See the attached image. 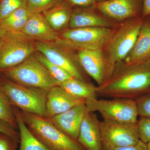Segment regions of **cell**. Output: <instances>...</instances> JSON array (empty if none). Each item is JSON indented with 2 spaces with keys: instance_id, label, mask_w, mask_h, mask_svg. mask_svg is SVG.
Masks as SVG:
<instances>
[{
  "instance_id": "6da1fadb",
  "label": "cell",
  "mask_w": 150,
  "mask_h": 150,
  "mask_svg": "<svg viewBox=\"0 0 150 150\" xmlns=\"http://www.w3.org/2000/svg\"><path fill=\"white\" fill-rule=\"evenodd\" d=\"M98 95L111 98L136 100L150 92V60L127 64L115 65L110 77L96 86Z\"/></svg>"
},
{
  "instance_id": "7a4b0ae2",
  "label": "cell",
  "mask_w": 150,
  "mask_h": 150,
  "mask_svg": "<svg viewBox=\"0 0 150 150\" xmlns=\"http://www.w3.org/2000/svg\"><path fill=\"white\" fill-rule=\"evenodd\" d=\"M144 18L142 17L123 21L114 28L103 49L107 62L109 78L115 65L123 62L133 48Z\"/></svg>"
},
{
  "instance_id": "3957f363",
  "label": "cell",
  "mask_w": 150,
  "mask_h": 150,
  "mask_svg": "<svg viewBox=\"0 0 150 150\" xmlns=\"http://www.w3.org/2000/svg\"><path fill=\"white\" fill-rule=\"evenodd\" d=\"M22 118L35 137L53 150H86L46 117L24 112Z\"/></svg>"
},
{
  "instance_id": "277c9868",
  "label": "cell",
  "mask_w": 150,
  "mask_h": 150,
  "mask_svg": "<svg viewBox=\"0 0 150 150\" xmlns=\"http://www.w3.org/2000/svg\"><path fill=\"white\" fill-rule=\"evenodd\" d=\"M1 72L8 79L28 87L48 91L59 86L34 54L19 65Z\"/></svg>"
},
{
  "instance_id": "5b68a950",
  "label": "cell",
  "mask_w": 150,
  "mask_h": 150,
  "mask_svg": "<svg viewBox=\"0 0 150 150\" xmlns=\"http://www.w3.org/2000/svg\"><path fill=\"white\" fill-rule=\"evenodd\" d=\"M0 86L13 105L24 112L46 117L47 91L21 85L8 79L1 80Z\"/></svg>"
},
{
  "instance_id": "8992f818",
  "label": "cell",
  "mask_w": 150,
  "mask_h": 150,
  "mask_svg": "<svg viewBox=\"0 0 150 150\" xmlns=\"http://www.w3.org/2000/svg\"><path fill=\"white\" fill-rule=\"evenodd\" d=\"M35 41L21 31H7L0 47V71L16 67L34 54Z\"/></svg>"
},
{
  "instance_id": "52a82bcc",
  "label": "cell",
  "mask_w": 150,
  "mask_h": 150,
  "mask_svg": "<svg viewBox=\"0 0 150 150\" xmlns=\"http://www.w3.org/2000/svg\"><path fill=\"white\" fill-rule=\"evenodd\" d=\"M88 111L98 112L104 120L137 123L139 116L136 100L112 98V99H94L86 100Z\"/></svg>"
},
{
  "instance_id": "ba28073f",
  "label": "cell",
  "mask_w": 150,
  "mask_h": 150,
  "mask_svg": "<svg viewBox=\"0 0 150 150\" xmlns=\"http://www.w3.org/2000/svg\"><path fill=\"white\" fill-rule=\"evenodd\" d=\"M35 44L36 51L43 54L49 61L64 69L73 77L86 81L75 48L60 38L55 42L35 40Z\"/></svg>"
},
{
  "instance_id": "9c48e42d",
  "label": "cell",
  "mask_w": 150,
  "mask_h": 150,
  "mask_svg": "<svg viewBox=\"0 0 150 150\" xmlns=\"http://www.w3.org/2000/svg\"><path fill=\"white\" fill-rule=\"evenodd\" d=\"M115 28L86 27L69 28L59 33V37L75 49H103Z\"/></svg>"
},
{
  "instance_id": "30bf717a",
  "label": "cell",
  "mask_w": 150,
  "mask_h": 150,
  "mask_svg": "<svg viewBox=\"0 0 150 150\" xmlns=\"http://www.w3.org/2000/svg\"><path fill=\"white\" fill-rule=\"evenodd\" d=\"M137 123H125L104 119L100 121L103 150H114L137 144L140 140Z\"/></svg>"
},
{
  "instance_id": "8fae6325",
  "label": "cell",
  "mask_w": 150,
  "mask_h": 150,
  "mask_svg": "<svg viewBox=\"0 0 150 150\" xmlns=\"http://www.w3.org/2000/svg\"><path fill=\"white\" fill-rule=\"evenodd\" d=\"M94 6L112 20L123 21L142 17V0H108L97 2Z\"/></svg>"
},
{
  "instance_id": "7c38bea8",
  "label": "cell",
  "mask_w": 150,
  "mask_h": 150,
  "mask_svg": "<svg viewBox=\"0 0 150 150\" xmlns=\"http://www.w3.org/2000/svg\"><path fill=\"white\" fill-rule=\"evenodd\" d=\"M78 61L83 69L101 85L108 79L109 72L103 49H76Z\"/></svg>"
},
{
  "instance_id": "4fadbf2b",
  "label": "cell",
  "mask_w": 150,
  "mask_h": 150,
  "mask_svg": "<svg viewBox=\"0 0 150 150\" xmlns=\"http://www.w3.org/2000/svg\"><path fill=\"white\" fill-rule=\"evenodd\" d=\"M119 23L112 21L98 11L94 6L72 9L69 28L103 27L115 28Z\"/></svg>"
},
{
  "instance_id": "5bb4252c",
  "label": "cell",
  "mask_w": 150,
  "mask_h": 150,
  "mask_svg": "<svg viewBox=\"0 0 150 150\" xmlns=\"http://www.w3.org/2000/svg\"><path fill=\"white\" fill-rule=\"evenodd\" d=\"M85 103V100L73 96L59 86H55L47 91L46 117L51 118Z\"/></svg>"
},
{
  "instance_id": "9a60e30c",
  "label": "cell",
  "mask_w": 150,
  "mask_h": 150,
  "mask_svg": "<svg viewBox=\"0 0 150 150\" xmlns=\"http://www.w3.org/2000/svg\"><path fill=\"white\" fill-rule=\"evenodd\" d=\"M95 112L87 111L81 124L77 142L86 150H103L100 122Z\"/></svg>"
},
{
  "instance_id": "2e32d148",
  "label": "cell",
  "mask_w": 150,
  "mask_h": 150,
  "mask_svg": "<svg viewBox=\"0 0 150 150\" xmlns=\"http://www.w3.org/2000/svg\"><path fill=\"white\" fill-rule=\"evenodd\" d=\"M22 32L33 40L43 42H55L60 39L56 32L42 13L30 14Z\"/></svg>"
},
{
  "instance_id": "e0dca14e",
  "label": "cell",
  "mask_w": 150,
  "mask_h": 150,
  "mask_svg": "<svg viewBox=\"0 0 150 150\" xmlns=\"http://www.w3.org/2000/svg\"><path fill=\"white\" fill-rule=\"evenodd\" d=\"M87 111L85 103L81 104L52 117L50 120L65 134L77 140L81 124Z\"/></svg>"
},
{
  "instance_id": "ac0fdd59",
  "label": "cell",
  "mask_w": 150,
  "mask_h": 150,
  "mask_svg": "<svg viewBox=\"0 0 150 150\" xmlns=\"http://www.w3.org/2000/svg\"><path fill=\"white\" fill-rule=\"evenodd\" d=\"M149 60L150 22L149 19L145 18L135 44L123 62L134 64Z\"/></svg>"
},
{
  "instance_id": "d6986e66",
  "label": "cell",
  "mask_w": 150,
  "mask_h": 150,
  "mask_svg": "<svg viewBox=\"0 0 150 150\" xmlns=\"http://www.w3.org/2000/svg\"><path fill=\"white\" fill-rule=\"evenodd\" d=\"M72 8L62 3L43 13L51 27L59 33L69 28Z\"/></svg>"
},
{
  "instance_id": "ffe728a7",
  "label": "cell",
  "mask_w": 150,
  "mask_h": 150,
  "mask_svg": "<svg viewBox=\"0 0 150 150\" xmlns=\"http://www.w3.org/2000/svg\"><path fill=\"white\" fill-rule=\"evenodd\" d=\"M73 96L87 100L97 98L96 86L85 81L72 78L59 85Z\"/></svg>"
},
{
  "instance_id": "44dd1931",
  "label": "cell",
  "mask_w": 150,
  "mask_h": 150,
  "mask_svg": "<svg viewBox=\"0 0 150 150\" xmlns=\"http://www.w3.org/2000/svg\"><path fill=\"white\" fill-rule=\"evenodd\" d=\"M14 110L19 130V150H53L34 136L25 124L22 115L14 109Z\"/></svg>"
},
{
  "instance_id": "7402d4cb",
  "label": "cell",
  "mask_w": 150,
  "mask_h": 150,
  "mask_svg": "<svg viewBox=\"0 0 150 150\" xmlns=\"http://www.w3.org/2000/svg\"><path fill=\"white\" fill-rule=\"evenodd\" d=\"M38 61L45 67L59 85L73 77L64 69L49 61L43 54L38 51L34 54Z\"/></svg>"
},
{
  "instance_id": "603a6c76",
  "label": "cell",
  "mask_w": 150,
  "mask_h": 150,
  "mask_svg": "<svg viewBox=\"0 0 150 150\" xmlns=\"http://www.w3.org/2000/svg\"><path fill=\"white\" fill-rule=\"evenodd\" d=\"M13 105L0 86V121L13 128L17 126Z\"/></svg>"
},
{
  "instance_id": "cb8c5ba5",
  "label": "cell",
  "mask_w": 150,
  "mask_h": 150,
  "mask_svg": "<svg viewBox=\"0 0 150 150\" xmlns=\"http://www.w3.org/2000/svg\"><path fill=\"white\" fill-rule=\"evenodd\" d=\"M61 0H26V8L30 14L43 13L57 4Z\"/></svg>"
},
{
  "instance_id": "d4e9b609",
  "label": "cell",
  "mask_w": 150,
  "mask_h": 150,
  "mask_svg": "<svg viewBox=\"0 0 150 150\" xmlns=\"http://www.w3.org/2000/svg\"><path fill=\"white\" fill-rule=\"evenodd\" d=\"M21 8H26V0H0V22Z\"/></svg>"
},
{
  "instance_id": "484cf974",
  "label": "cell",
  "mask_w": 150,
  "mask_h": 150,
  "mask_svg": "<svg viewBox=\"0 0 150 150\" xmlns=\"http://www.w3.org/2000/svg\"><path fill=\"white\" fill-rule=\"evenodd\" d=\"M137 123L140 140L148 144L150 142V118L141 117Z\"/></svg>"
},
{
  "instance_id": "4316f807",
  "label": "cell",
  "mask_w": 150,
  "mask_h": 150,
  "mask_svg": "<svg viewBox=\"0 0 150 150\" xmlns=\"http://www.w3.org/2000/svg\"><path fill=\"white\" fill-rule=\"evenodd\" d=\"M135 100L139 115L141 117L150 118V92L139 97Z\"/></svg>"
},
{
  "instance_id": "83f0119b",
  "label": "cell",
  "mask_w": 150,
  "mask_h": 150,
  "mask_svg": "<svg viewBox=\"0 0 150 150\" xmlns=\"http://www.w3.org/2000/svg\"><path fill=\"white\" fill-rule=\"evenodd\" d=\"M30 14L26 8H21L18 9L0 22V26H4L23 18L28 16Z\"/></svg>"
},
{
  "instance_id": "f1b7e54d",
  "label": "cell",
  "mask_w": 150,
  "mask_h": 150,
  "mask_svg": "<svg viewBox=\"0 0 150 150\" xmlns=\"http://www.w3.org/2000/svg\"><path fill=\"white\" fill-rule=\"evenodd\" d=\"M19 139L0 133V150H16Z\"/></svg>"
},
{
  "instance_id": "f546056e",
  "label": "cell",
  "mask_w": 150,
  "mask_h": 150,
  "mask_svg": "<svg viewBox=\"0 0 150 150\" xmlns=\"http://www.w3.org/2000/svg\"><path fill=\"white\" fill-rule=\"evenodd\" d=\"M62 3L71 8L76 7H88L94 5L95 0H61Z\"/></svg>"
},
{
  "instance_id": "4dcf8cb0",
  "label": "cell",
  "mask_w": 150,
  "mask_h": 150,
  "mask_svg": "<svg viewBox=\"0 0 150 150\" xmlns=\"http://www.w3.org/2000/svg\"><path fill=\"white\" fill-rule=\"evenodd\" d=\"M0 133H4L18 139V135L14 128L8 123L1 121H0Z\"/></svg>"
},
{
  "instance_id": "1f68e13d",
  "label": "cell",
  "mask_w": 150,
  "mask_h": 150,
  "mask_svg": "<svg viewBox=\"0 0 150 150\" xmlns=\"http://www.w3.org/2000/svg\"><path fill=\"white\" fill-rule=\"evenodd\" d=\"M114 150H149L147 145L141 140L136 144L116 149Z\"/></svg>"
},
{
  "instance_id": "d6a6232c",
  "label": "cell",
  "mask_w": 150,
  "mask_h": 150,
  "mask_svg": "<svg viewBox=\"0 0 150 150\" xmlns=\"http://www.w3.org/2000/svg\"><path fill=\"white\" fill-rule=\"evenodd\" d=\"M150 15V0H142V17H147Z\"/></svg>"
},
{
  "instance_id": "836d02e7",
  "label": "cell",
  "mask_w": 150,
  "mask_h": 150,
  "mask_svg": "<svg viewBox=\"0 0 150 150\" xmlns=\"http://www.w3.org/2000/svg\"><path fill=\"white\" fill-rule=\"evenodd\" d=\"M6 32L7 30L0 27V47L2 44Z\"/></svg>"
},
{
  "instance_id": "e575fe53",
  "label": "cell",
  "mask_w": 150,
  "mask_h": 150,
  "mask_svg": "<svg viewBox=\"0 0 150 150\" xmlns=\"http://www.w3.org/2000/svg\"><path fill=\"white\" fill-rule=\"evenodd\" d=\"M147 145L148 150H150V142L147 144Z\"/></svg>"
},
{
  "instance_id": "d590c367",
  "label": "cell",
  "mask_w": 150,
  "mask_h": 150,
  "mask_svg": "<svg viewBox=\"0 0 150 150\" xmlns=\"http://www.w3.org/2000/svg\"><path fill=\"white\" fill-rule=\"evenodd\" d=\"M96 2H99L104 1H108V0H95Z\"/></svg>"
},
{
  "instance_id": "8d00e7d4",
  "label": "cell",
  "mask_w": 150,
  "mask_h": 150,
  "mask_svg": "<svg viewBox=\"0 0 150 150\" xmlns=\"http://www.w3.org/2000/svg\"><path fill=\"white\" fill-rule=\"evenodd\" d=\"M147 17L149 18V21L150 22V15L149 16H148Z\"/></svg>"
}]
</instances>
